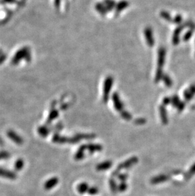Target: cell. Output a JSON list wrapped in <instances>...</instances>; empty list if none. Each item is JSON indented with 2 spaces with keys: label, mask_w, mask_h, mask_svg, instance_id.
<instances>
[{
  "label": "cell",
  "mask_w": 195,
  "mask_h": 196,
  "mask_svg": "<svg viewBox=\"0 0 195 196\" xmlns=\"http://www.w3.org/2000/svg\"><path fill=\"white\" fill-rule=\"evenodd\" d=\"M138 160L139 159L136 156H133L131 158H129V159L126 160L125 161L121 163V164L117 167L115 170L112 173V176L113 177H117L121 170L127 169H129L130 168H131L133 166L136 164V163L138 162Z\"/></svg>",
  "instance_id": "obj_1"
},
{
  "label": "cell",
  "mask_w": 195,
  "mask_h": 196,
  "mask_svg": "<svg viewBox=\"0 0 195 196\" xmlns=\"http://www.w3.org/2000/svg\"><path fill=\"white\" fill-rule=\"evenodd\" d=\"M8 137L13 141L17 145H22L24 143V139L21 137L17 133L12 129H10L7 132Z\"/></svg>",
  "instance_id": "obj_2"
},
{
  "label": "cell",
  "mask_w": 195,
  "mask_h": 196,
  "mask_svg": "<svg viewBox=\"0 0 195 196\" xmlns=\"http://www.w3.org/2000/svg\"><path fill=\"white\" fill-rule=\"evenodd\" d=\"M0 177L9 180H15L17 178V175L13 171L0 168Z\"/></svg>",
  "instance_id": "obj_3"
},
{
  "label": "cell",
  "mask_w": 195,
  "mask_h": 196,
  "mask_svg": "<svg viewBox=\"0 0 195 196\" xmlns=\"http://www.w3.org/2000/svg\"><path fill=\"white\" fill-rule=\"evenodd\" d=\"M169 179V177L168 175H165V174H161V175L156 176L151 179V183L153 185H157V184L164 183L167 181Z\"/></svg>",
  "instance_id": "obj_4"
},
{
  "label": "cell",
  "mask_w": 195,
  "mask_h": 196,
  "mask_svg": "<svg viewBox=\"0 0 195 196\" xmlns=\"http://www.w3.org/2000/svg\"><path fill=\"white\" fill-rule=\"evenodd\" d=\"M52 140L54 143L63 144H66V143H68L69 138L66 137L61 136L59 135V133H56L53 135V138H52Z\"/></svg>",
  "instance_id": "obj_5"
},
{
  "label": "cell",
  "mask_w": 195,
  "mask_h": 196,
  "mask_svg": "<svg viewBox=\"0 0 195 196\" xmlns=\"http://www.w3.org/2000/svg\"><path fill=\"white\" fill-rule=\"evenodd\" d=\"M58 181L59 180L58 178L53 177L45 182L44 185V187L47 190H50L57 186V185L58 183Z\"/></svg>",
  "instance_id": "obj_6"
},
{
  "label": "cell",
  "mask_w": 195,
  "mask_h": 196,
  "mask_svg": "<svg viewBox=\"0 0 195 196\" xmlns=\"http://www.w3.org/2000/svg\"><path fill=\"white\" fill-rule=\"evenodd\" d=\"M113 163L111 161H106L105 162H103L101 163H100L99 165H97L96 167V170L101 171H105L109 169L112 166Z\"/></svg>",
  "instance_id": "obj_7"
},
{
  "label": "cell",
  "mask_w": 195,
  "mask_h": 196,
  "mask_svg": "<svg viewBox=\"0 0 195 196\" xmlns=\"http://www.w3.org/2000/svg\"><path fill=\"white\" fill-rule=\"evenodd\" d=\"M87 149V146L86 145H82L79 149L78 150V151L76 152V153L75 154L74 158L75 160L77 161H79L82 159L85 156V150Z\"/></svg>",
  "instance_id": "obj_8"
},
{
  "label": "cell",
  "mask_w": 195,
  "mask_h": 196,
  "mask_svg": "<svg viewBox=\"0 0 195 196\" xmlns=\"http://www.w3.org/2000/svg\"><path fill=\"white\" fill-rule=\"evenodd\" d=\"M86 146H87V150H88V151L91 154H93L96 152L101 151L103 149V147L100 144H89L88 145H86Z\"/></svg>",
  "instance_id": "obj_9"
},
{
  "label": "cell",
  "mask_w": 195,
  "mask_h": 196,
  "mask_svg": "<svg viewBox=\"0 0 195 196\" xmlns=\"http://www.w3.org/2000/svg\"><path fill=\"white\" fill-rule=\"evenodd\" d=\"M38 132L39 133V135L43 138H45L47 136H48V135L50 133V129L48 126H41L40 127L38 128Z\"/></svg>",
  "instance_id": "obj_10"
},
{
  "label": "cell",
  "mask_w": 195,
  "mask_h": 196,
  "mask_svg": "<svg viewBox=\"0 0 195 196\" xmlns=\"http://www.w3.org/2000/svg\"><path fill=\"white\" fill-rule=\"evenodd\" d=\"M89 188H90L89 186L87 183L82 182V183H81L79 185H78L77 189H78V191L79 192V194H84L85 193L88 192Z\"/></svg>",
  "instance_id": "obj_11"
},
{
  "label": "cell",
  "mask_w": 195,
  "mask_h": 196,
  "mask_svg": "<svg viewBox=\"0 0 195 196\" xmlns=\"http://www.w3.org/2000/svg\"><path fill=\"white\" fill-rule=\"evenodd\" d=\"M24 161L22 159H18L14 164V168L16 171H21L24 167Z\"/></svg>",
  "instance_id": "obj_12"
},
{
  "label": "cell",
  "mask_w": 195,
  "mask_h": 196,
  "mask_svg": "<svg viewBox=\"0 0 195 196\" xmlns=\"http://www.w3.org/2000/svg\"><path fill=\"white\" fill-rule=\"evenodd\" d=\"M76 135L80 140L84 139V140H92L96 138V135L93 133H78Z\"/></svg>",
  "instance_id": "obj_13"
},
{
  "label": "cell",
  "mask_w": 195,
  "mask_h": 196,
  "mask_svg": "<svg viewBox=\"0 0 195 196\" xmlns=\"http://www.w3.org/2000/svg\"><path fill=\"white\" fill-rule=\"evenodd\" d=\"M109 184H110V187L112 193L116 194L118 191V186L116 183L115 180L113 178H111L109 180Z\"/></svg>",
  "instance_id": "obj_14"
},
{
  "label": "cell",
  "mask_w": 195,
  "mask_h": 196,
  "mask_svg": "<svg viewBox=\"0 0 195 196\" xmlns=\"http://www.w3.org/2000/svg\"><path fill=\"white\" fill-rule=\"evenodd\" d=\"M58 112L57 111H55V110L52 111L49 115V117L48 119V123H50L53 120L56 119L58 117Z\"/></svg>",
  "instance_id": "obj_15"
},
{
  "label": "cell",
  "mask_w": 195,
  "mask_h": 196,
  "mask_svg": "<svg viewBox=\"0 0 195 196\" xmlns=\"http://www.w3.org/2000/svg\"><path fill=\"white\" fill-rule=\"evenodd\" d=\"M80 139L76 136L75 135L74 137H70L69 138V141L68 143L69 144H78L79 143L80 141Z\"/></svg>",
  "instance_id": "obj_16"
},
{
  "label": "cell",
  "mask_w": 195,
  "mask_h": 196,
  "mask_svg": "<svg viewBox=\"0 0 195 196\" xmlns=\"http://www.w3.org/2000/svg\"><path fill=\"white\" fill-rule=\"evenodd\" d=\"M127 189V185L125 182H121L118 186V191L121 192H123L125 191Z\"/></svg>",
  "instance_id": "obj_17"
},
{
  "label": "cell",
  "mask_w": 195,
  "mask_h": 196,
  "mask_svg": "<svg viewBox=\"0 0 195 196\" xmlns=\"http://www.w3.org/2000/svg\"><path fill=\"white\" fill-rule=\"evenodd\" d=\"M10 154L7 151H1L0 152V160L1 159H6L10 158Z\"/></svg>",
  "instance_id": "obj_18"
},
{
  "label": "cell",
  "mask_w": 195,
  "mask_h": 196,
  "mask_svg": "<svg viewBox=\"0 0 195 196\" xmlns=\"http://www.w3.org/2000/svg\"><path fill=\"white\" fill-rule=\"evenodd\" d=\"M118 179L121 181L122 182H125L126 180L128 178V175L126 173H122V174H118V175L117 176Z\"/></svg>",
  "instance_id": "obj_19"
},
{
  "label": "cell",
  "mask_w": 195,
  "mask_h": 196,
  "mask_svg": "<svg viewBox=\"0 0 195 196\" xmlns=\"http://www.w3.org/2000/svg\"><path fill=\"white\" fill-rule=\"evenodd\" d=\"M98 189H97V188L95 187H90L88 190V192L89 194L90 195H96L97 194V193H98Z\"/></svg>",
  "instance_id": "obj_20"
},
{
  "label": "cell",
  "mask_w": 195,
  "mask_h": 196,
  "mask_svg": "<svg viewBox=\"0 0 195 196\" xmlns=\"http://www.w3.org/2000/svg\"><path fill=\"white\" fill-rule=\"evenodd\" d=\"M121 116H122V118H124V119H125V120H128V121L130 120V119L132 118L131 115L127 112H122L121 113Z\"/></svg>",
  "instance_id": "obj_21"
},
{
  "label": "cell",
  "mask_w": 195,
  "mask_h": 196,
  "mask_svg": "<svg viewBox=\"0 0 195 196\" xmlns=\"http://www.w3.org/2000/svg\"><path fill=\"white\" fill-rule=\"evenodd\" d=\"M134 123H135V124H136V125H142L145 124L146 120H145V119H142V118H141V119H136V120H135Z\"/></svg>",
  "instance_id": "obj_22"
},
{
  "label": "cell",
  "mask_w": 195,
  "mask_h": 196,
  "mask_svg": "<svg viewBox=\"0 0 195 196\" xmlns=\"http://www.w3.org/2000/svg\"><path fill=\"white\" fill-rule=\"evenodd\" d=\"M189 173L191 175H194V174H195V163L191 167V168H190V169L189 171Z\"/></svg>",
  "instance_id": "obj_23"
}]
</instances>
